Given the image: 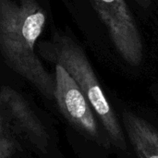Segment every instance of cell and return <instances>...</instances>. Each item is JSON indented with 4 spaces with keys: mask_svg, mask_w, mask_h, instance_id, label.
I'll return each mask as SVG.
<instances>
[{
    "mask_svg": "<svg viewBox=\"0 0 158 158\" xmlns=\"http://www.w3.org/2000/svg\"><path fill=\"white\" fill-rule=\"evenodd\" d=\"M133 1H135L138 5H140L142 7L145 9L149 8L152 4V0H133Z\"/></svg>",
    "mask_w": 158,
    "mask_h": 158,
    "instance_id": "ba28073f",
    "label": "cell"
},
{
    "mask_svg": "<svg viewBox=\"0 0 158 158\" xmlns=\"http://www.w3.org/2000/svg\"><path fill=\"white\" fill-rule=\"evenodd\" d=\"M36 50L46 60L67 70L97 115L110 143L118 150L126 151L127 143L123 130L83 49L69 35L56 32L49 41L41 43Z\"/></svg>",
    "mask_w": 158,
    "mask_h": 158,
    "instance_id": "7a4b0ae2",
    "label": "cell"
},
{
    "mask_svg": "<svg viewBox=\"0 0 158 158\" xmlns=\"http://www.w3.org/2000/svg\"><path fill=\"white\" fill-rule=\"evenodd\" d=\"M98 17L121 56L131 66L139 67L143 59V44L135 18L125 0H91Z\"/></svg>",
    "mask_w": 158,
    "mask_h": 158,
    "instance_id": "3957f363",
    "label": "cell"
},
{
    "mask_svg": "<svg viewBox=\"0 0 158 158\" xmlns=\"http://www.w3.org/2000/svg\"><path fill=\"white\" fill-rule=\"evenodd\" d=\"M55 81V99L63 116L86 137L108 148L101 137L89 102L76 81L59 65H56Z\"/></svg>",
    "mask_w": 158,
    "mask_h": 158,
    "instance_id": "277c9868",
    "label": "cell"
},
{
    "mask_svg": "<svg viewBox=\"0 0 158 158\" xmlns=\"http://www.w3.org/2000/svg\"><path fill=\"white\" fill-rule=\"evenodd\" d=\"M0 102L19 131L36 149L45 153L49 145V135L22 95L9 86H3L0 89Z\"/></svg>",
    "mask_w": 158,
    "mask_h": 158,
    "instance_id": "5b68a950",
    "label": "cell"
},
{
    "mask_svg": "<svg viewBox=\"0 0 158 158\" xmlns=\"http://www.w3.org/2000/svg\"><path fill=\"white\" fill-rule=\"evenodd\" d=\"M19 131L0 102V158H16L22 154Z\"/></svg>",
    "mask_w": 158,
    "mask_h": 158,
    "instance_id": "52a82bcc",
    "label": "cell"
},
{
    "mask_svg": "<svg viewBox=\"0 0 158 158\" xmlns=\"http://www.w3.org/2000/svg\"><path fill=\"white\" fill-rule=\"evenodd\" d=\"M46 18L37 0H0V56L43 95L55 99V77L46 70L35 48Z\"/></svg>",
    "mask_w": 158,
    "mask_h": 158,
    "instance_id": "6da1fadb",
    "label": "cell"
},
{
    "mask_svg": "<svg viewBox=\"0 0 158 158\" xmlns=\"http://www.w3.org/2000/svg\"><path fill=\"white\" fill-rule=\"evenodd\" d=\"M125 131L139 158H158V130L143 118L125 110Z\"/></svg>",
    "mask_w": 158,
    "mask_h": 158,
    "instance_id": "8992f818",
    "label": "cell"
}]
</instances>
